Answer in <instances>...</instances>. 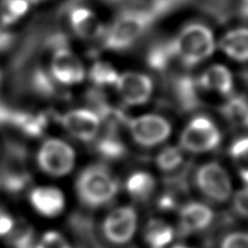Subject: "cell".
<instances>
[{
    "label": "cell",
    "instance_id": "obj_1",
    "mask_svg": "<svg viewBox=\"0 0 248 248\" xmlns=\"http://www.w3.org/2000/svg\"><path fill=\"white\" fill-rule=\"evenodd\" d=\"M75 190L83 205L88 208H101L116 198L120 185L107 167L92 165L78 174Z\"/></svg>",
    "mask_w": 248,
    "mask_h": 248
},
{
    "label": "cell",
    "instance_id": "obj_2",
    "mask_svg": "<svg viewBox=\"0 0 248 248\" xmlns=\"http://www.w3.org/2000/svg\"><path fill=\"white\" fill-rule=\"evenodd\" d=\"M172 42L175 58L187 66L201 63L216 50V41L211 30L199 23L186 25Z\"/></svg>",
    "mask_w": 248,
    "mask_h": 248
},
{
    "label": "cell",
    "instance_id": "obj_3",
    "mask_svg": "<svg viewBox=\"0 0 248 248\" xmlns=\"http://www.w3.org/2000/svg\"><path fill=\"white\" fill-rule=\"evenodd\" d=\"M28 152L23 145L7 140L0 155V186L11 194H19L31 183Z\"/></svg>",
    "mask_w": 248,
    "mask_h": 248
},
{
    "label": "cell",
    "instance_id": "obj_4",
    "mask_svg": "<svg viewBox=\"0 0 248 248\" xmlns=\"http://www.w3.org/2000/svg\"><path fill=\"white\" fill-rule=\"evenodd\" d=\"M154 21L148 11L131 10L118 16L110 29L105 31V46L111 50L130 48Z\"/></svg>",
    "mask_w": 248,
    "mask_h": 248
},
{
    "label": "cell",
    "instance_id": "obj_5",
    "mask_svg": "<svg viewBox=\"0 0 248 248\" xmlns=\"http://www.w3.org/2000/svg\"><path fill=\"white\" fill-rule=\"evenodd\" d=\"M222 135L215 122L205 116L193 118L180 135L179 146L184 153L202 155L219 147Z\"/></svg>",
    "mask_w": 248,
    "mask_h": 248
},
{
    "label": "cell",
    "instance_id": "obj_6",
    "mask_svg": "<svg viewBox=\"0 0 248 248\" xmlns=\"http://www.w3.org/2000/svg\"><path fill=\"white\" fill-rule=\"evenodd\" d=\"M195 184L208 201L224 203L233 196V184L228 171L219 162L203 163L195 173Z\"/></svg>",
    "mask_w": 248,
    "mask_h": 248
},
{
    "label": "cell",
    "instance_id": "obj_7",
    "mask_svg": "<svg viewBox=\"0 0 248 248\" xmlns=\"http://www.w3.org/2000/svg\"><path fill=\"white\" fill-rule=\"evenodd\" d=\"M77 160L72 146L58 139L47 140L37 153V162L43 172L55 178L68 175Z\"/></svg>",
    "mask_w": 248,
    "mask_h": 248
},
{
    "label": "cell",
    "instance_id": "obj_8",
    "mask_svg": "<svg viewBox=\"0 0 248 248\" xmlns=\"http://www.w3.org/2000/svg\"><path fill=\"white\" fill-rule=\"evenodd\" d=\"M139 228V214L132 206H118L110 210L101 224L106 240L124 245L133 240Z\"/></svg>",
    "mask_w": 248,
    "mask_h": 248
},
{
    "label": "cell",
    "instance_id": "obj_9",
    "mask_svg": "<svg viewBox=\"0 0 248 248\" xmlns=\"http://www.w3.org/2000/svg\"><path fill=\"white\" fill-rule=\"evenodd\" d=\"M126 126L133 140L141 147H155L165 143L172 133L170 122L158 114H143L128 120Z\"/></svg>",
    "mask_w": 248,
    "mask_h": 248
},
{
    "label": "cell",
    "instance_id": "obj_10",
    "mask_svg": "<svg viewBox=\"0 0 248 248\" xmlns=\"http://www.w3.org/2000/svg\"><path fill=\"white\" fill-rule=\"evenodd\" d=\"M62 126L71 136L78 140H94L101 126V120L98 114L92 109H74L64 113L60 119Z\"/></svg>",
    "mask_w": 248,
    "mask_h": 248
},
{
    "label": "cell",
    "instance_id": "obj_11",
    "mask_svg": "<svg viewBox=\"0 0 248 248\" xmlns=\"http://www.w3.org/2000/svg\"><path fill=\"white\" fill-rule=\"evenodd\" d=\"M116 87L123 103L128 106H140L147 103L154 88L150 78L137 72L119 75Z\"/></svg>",
    "mask_w": 248,
    "mask_h": 248
},
{
    "label": "cell",
    "instance_id": "obj_12",
    "mask_svg": "<svg viewBox=\"0 0 248 248\" xmlns=\"http://www.w3.org/2000/svg\"><path fill=\"white\" fill-rule=\"evenodd\" d=\"M50 74L57 82L64 85H75L84 81L85 69L72 51L68 48H62L54 52Z\"/></svg>",
    "mask_w": 248,
    "mask_h": 248
},
{
    "label": "cell",
    "instance_id": "obj_13",
    "mask_svg": "<svg viewBox=\"0 0 248 248\" xmlns=\"http://www.w3.org/2000/svg\"><path fill=\"white\" fill-rule=\"evenodd\" d=\"M215 219L210 206L202 202H188L180 208L179 224L183 234H195L205 231Z\"/></svg>",
    "mask_w": 248,
    "mask_h": 248
},
{
    "label": "cell",
    "instance_id": "obj_14",
    "mask_svg": "<svg viewBox=\"0 0 248 248\" xmlns=\"http://www.w3.org/2000/svg\"><path fill=\"white\" fill-rule=\"evenodd\" d=\"M30 201L38 214L48 218L62 214L65 207V198L59 188L52 186H41L30 193Z\"/></svg>",
    "mask_w": 248,
    "mask_h": 248
},
{
    "label": "cell",
    "instance_id": "obj_15",
    "mask_svg": "<svg viewBox=\"0 0 248 248\" xmlns=\"http://www.w3.org/2000/svg\"><path fill=\"white\" fill-rule=\"evenodd\" d=\"M70 24L83 39H96L105 34V28L94 12L85 7H75L70 12Z\"/></svg>",
    "mask_w": 248,
    "mask_h": 248
},
{
    "label": "cell",
    "instance_id": "obj_16",
    "mask_svg": "<svg viewBox=\"0 0 248 248\" xmlns=\"http://www.w3.org/2000/svg\"><path fill=\"white\" fill-rule=\"evenodd\" d=\"M197 84L202 90L228 96L233 91V77L224 65L214 64L202 74Z\"/></svg>",
    "mask_w": 248,
    "mask_h": 248
},
{
    "label": "cell",
    "instance_id": "obj_17",
    "mask_svg": "<svg viewBox=\"0 0 248 248\" xmlns=\"http://www.w3.org/2000/svg\"><path fill=\"white\" fill-rule=\"evenodd\" d=\"M124 188L132 199L136 202H146L156 192L157 181L150 172L134 171L126 178Z\"/></svg>",
    "mask_w": 248,
    "mask_h": 248
},
{
    "label": "cell",
    "instance_id": "obj_18",
    "mask_svg": "<svg viewBox=\"0 0 248 248\" xmlns=\"http://www.w3.org/2000/svg\"><path fill=\"white\" fill-rule=\"evenodd\" d=\"M174 236L173 227L162 219H150L144 228V241L149 248H167Z\"/></svg>",
    "mask_w": 248,
    "mask_h": 248
},
{
    "label": "cell",
    "instance_id": "obj_19",
    "mask_svg": "<svg viewBox=\"0 0 248 248\" xmlns=\"http://www.w3.org/2000/svg\"><path fill=\"white\" fill-rule=\"evenodd\" d=\"M219 47L230 58L248 61V29L230 31L220 39Z\"/></svg>",
    "mask_w": 248,
    "mask_h": 248
},
{
    "label": "cell",
    "instance_id": "obj_20",
    "mask_svg": "<svg viewBox=\"0 0 248 248\" xmlns=\"http://www.w3.org/2000/svg\"><path fill=\"white\" fill-rule=\"evenodd\" d=\"M11 125L30 137H39L44 134L47 127V118L44 114H33L15 110Z\"/></svg>",
    "mask_w": 248,
    "mask_h": 248
},
{
    "label": "cell",
    "instance_id": "obj_21",
    "mask_svg": "<svg viewBox=\"0 0 248 248\" xmlns=\"http://www.w3.org/2000/svg\"><path fill=\"white\" fill-rule=\"evenodd\" d=\"M175 58L173 42L156 43L149 48L146 61L150 69L156 72H162L167 70L170 62Z\"/></svg>",
    "mask_w": 248,
    "mask_h": 248
},
{
    "label": "cell",
    "instance_id": "obj_22",
    "mask_svg": "<svg viewBox=\"0 0 248 248\" xmlns=\"http://www.w3.org/2000/svg\"><path fill=\"white\" fill-rule=\"evenodd\" d=\"M175 96L184 109H194L198 105L197 81L184 75L175 81Z\"/></svg>",
    "mask_w": 248,
    "mask_h": 248
},
{
    "label": "cell",
    "instance_id": "obj_23",
    "mask_svg": "<svg viewBox=\"0 0 248 248\" xmlns=\"http://www.w3.org/2000/svg\"><path fill=\"white\" fill-rule=\"evenodd\" d=\"M155 163L163 173H171L184 163V152L180 146H167L157 154Z\"/></svg>",
    "mask_w": 248,
    "mask_h": 248
},
{
    "label": "cell",
    "instance_id": "obj_24",
    "mask_svg": "<svg viewBox=\"0 0 248 248\" xmlns=\"http://www.w3.org/2000/svg\"><path fill=\"white\" fill-rule=\"evenodd\" d=\"M29 0H1L0 1V25L6 28L22 19L30 9Z\"/></svg>",
    "mask_w": 248,
    "mask_h": 248
},
{
    "label": "cell",
    "instance_id": "obj_25",
    "mask_svg": "<svg viewBox=\"0 0 248 248\" xmlns=\"http://www.w3.org/2000/svg\"><path fill=\"white\" fill-rule=\"evenodd\" d=\"M96 150L101 157L107 160H118L126 154V147L123 141L113 132L101 137L96 144Z\"/></svg>",
    "mask_w": 248,
    "mask_h": 248
},
{
    "label": "cell",
    "instance_id": "obj_26",
    "mask_svg": "<svg viewBox=\"0 0 248 248\" xmlns=\"http://www.w3.org/2000/svg\"><path fill=\"white\" fill-rule=\"evenodd\" d=\"M119 74L113 66L105 61H97L90 71V78L97 87L116 86Z\"/></svg>",
    "mask_w": 248,
    "mask_h": 248
},
{
    "label": "cell",
    "instance_id": "obj_27",
    "mask_svg": "<svg viewBox=\"0 0 248 248\" xmlns=\"http://www.w3.org/2000/svg\"><path fill=\"white\" fill-rule=\"evenodd\" d=\"M223 112L234 125L248 127V104L241 97H233L224 106Z\"/></svg>",
    "mask_w": 248,
    "mask_h": 248
},
{
    "label": "cell",
    "instance_id": "obj_28",
    "mask_svg": "<svg viewBox=\"0 0 248 248\" xmlns=\"http://www.w3.org/2000/svg\"><path fill=\"white\" fill-rule=\"evenodd\" d=\"M32 86L36 94L43 97H50L55 94V79L45 70L36 69L32 75Z\"/></svg>",
    "mask_w": 248,
    "mask_h": 248
},
{
    "label": "cell",
    "instance_id": "obj_29",
    "mask_svg": "<svg viewBox=\"0 0 248 248\" xmlns=\"http://www.w3.org/2000/svg\"><path fill=\"white\" fill-rule=\"evenodd\" d=\"M229 152L238 171L248 170V136L237 139L231 145Z\"/></svg>",
    "mask_w": 248,
    "mask_h": 248
},
{
    "label": "cell",
    "instance_id": "obj_30",
    "mask_svg": "<svg viewBox=\"0 0 248 248\" xmlns=\"http://www.w3.org/2000/svg\"><path fill=\"white\" fill-rule=\"evenodd\" d=\"M220 248H248V232H231L221 241Z\"/></svg>",
    "mask_w": 248,
    "mask_h": 248
},
{
    "label": "cell",
    "instance_id": "obj_31",
    "mask_svg": "<svg viewBox=\"0 0 248 248\" xmlns=\"http://www.w3.org/2000/svg\"><path fill=\"white\" fill-rule=\"evenodd\" d=\"M233 208L236 214L242 218L248 219V186L238 189L236 193H233L232 196Z\"/></svg>",
    "mask_w": 248,
    "mask_h": 248
},
{
    "label": "cell",
    "instance_id": "obj_32",
    "mask_svg": "<svg viewBox=\"0 0 248 248\" xmlns=\"http://www.w3.org/2000/svg\"><path fill=\"white\" fill-rule=\"evenodd\" d=\"M39 243L43 248H72L66 238L56 231H49L44 234Z\"/></svg>",
    "mask_w": 248,
    "mask_h": 248
},
{
    "label": "cell",
    "instance_id": "obj_33",
    "mask_svg": "<svg viewBox=\"0 0 248 248\" xmlns=\"http://www.w3.org/2000/svg\"><path fill=\"white\" fill-rule=\"evenodd\" d=\"M15 220L7 212L0 210V236H7L15 229Z\"/></svg>",
    "mask_w": 248,
    "mask_h": 248
},
{
    "label": "cell",
    "instance_id": "obj_34",
    "mask_svg": "<svg viewBox=\"0 0 248 248\" xmlns=\"http://www.w3.org/2000/svg\"><path fill=\"white\" fill-rule=\"evenodd\" d=\"M13 43H15V35L4 29V26L0 25V52L8 50Z\"/></svg>",
    "mask_w": 248,
    "mask_h": 248
},
{
    "label": "cell",
    "instance_id": "obj_35",
    "mask_svg": "<svg viewBox=\"0 0 248 248\" xmlns=\"http://www.w3.org/2000/svg\"><path fill=\"white\" fill-rule=\"evenodd\" d=\"M176 206V202L173 197L169 196V195H165L160 199H159V208L162 210H171L174 209Z\"/></svg>",
    "mask_w": 248,
    "mask_h": 248
},
{
    "label": "cell",
    "instance_id": "obj_36",
    "mask_svg": "<svg viewBox=\"0 0 248 248\" xmlns=\"http://www.w3.org/2000/svg\"><path fill=\"white\" fill-rule=\"evenodd\" d=\"M241 15L245 19H248V0H242Z\"/></svg>",
    "mask_w": 248,
    "mask_h": 248
},
{
    "label": "cell",
    "instance_id": "obj_37",
    "mask_svg": "<svg viewBox=\"0 0 248 248\" xmlns=\"http://www.w3.org/2000/svg\"><path fill=\"white\" fill-rule=\"evenodd\" d=\"M169 1L171 3H173L174 6L176 7V6H180V4H182V3L186 2V1H188V0H169Z\"/></svg>",
    "mask_w": 248,
    "mask_h": 248
},
{
    "label": "cell",
    "instance_id": "obj_38",
    "mask_svg": "<svg viewBox=\"0 0 248 248\" xmlns=\"http://www.w3.org/2000/svg\"><path fill=\"white\" fill-rule=\"evenodd\" d=\"M171 248H194V247H190V246H187V245H183V244H178V245L172 246Z\"/></svg>",
    "mask_w": 248,
    "mask_h": 248
},
{
    "label": "cell",
    "instance_id": "obj_39",
    "mask_svg": "<svg viewBox=\"0 0 248 248\" xmlns=\"http://www.w3.org/2000/svg\"><path fill=\"white\" fill-rule=\"evenodd\" d=\"M41 1H43V0H29L30 3H38V2H41Z\"/></svg>",
    "mask_w": 248,
    "mask_h": 248
},
{
    "label": "cell",
    "instance_id": "obj_40",
    "mask_svg": "<svg viewBox=\"0 0 248 248\" xmlns=\"http://www.w3.org/2000/svg\"><path fill=\"white\" fill-rule=\"evenodd\" d=\"M109 1H111V2H119V1H122V0H109Z\"/></svg>",
    "mask_w": 248,
    "mask_h": 248
}]
</instances>
